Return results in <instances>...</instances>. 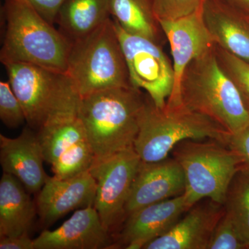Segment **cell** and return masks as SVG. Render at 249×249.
<instances>
[{
    "label": "cell",
    "instance_id": "6da1fadb",
    "mask_svg": "<svg viewBox=\"0 0 249 249\" xmlns=\"http://www.w3.org/2000/svg\"><path fill=\"white\" fill-rule=\"evenodd\" d=\"M1 63H26L67 73L72 42L30 6L19 0H4Z\"/></svg>",
    "mask_w": 249,
    "mask_h": 249
},
{
    "label": "cell",
    "instance_id": "7a4b0ae2",
    "mask_svg": "<svg viewBox=\"0 0 249 249\" xmlns=\"http://www.w3.org/2000/svg\"><path fill=\"white\" fill-rule=\"evenodd\" d=\"M146 99L132 85L82 96L79 116L96 160L134 146Z\"/></svg>",
    "mask_w": 249,
    "mask_h": 249
},
{
    "label": "cell",
    "instance_id": "3957f363",
    "mask_svg": "<svg viewBox=\"0 0 249 249\" xmlns=\"http://www.w3.org/2000/svg\"><path fill=\"white\" fill-rule=\"evenodd\" d=\"M179 96L186 107L213 119L230 134L249 124V108L235 83L219 65L215 47L186 67Z\"/></svg>",
    "mask_w": 249,
    "mask_h": 249
},
{
    "label": "cell",
    "instance_id": "277c9868",
    "mask_svg": "<svg viewBox=\"0 0 249 249\" xmlns=\"http://www.w3.org/2000/svg\"><path fill=\"white\" fill-rule=\"evenodd\" d=\"M231 134L208 116L182 103L155 106L147 98L139 121L134 148L141 160L153 163L165 160L178 142L187 139H214L228 145Z\"/></svg>",
    "mask_w": 249,
    "mask_h": 249
},
{
    "label": "cell",
    "instance_id": "5b68a950",
    "mask_svg": "<svg viewBox=\"0 0 249 249\" xmlns=\"http://www.w3.org/2000/svg\"><path fill=\"white\" fill-rule=\"evenodd\" d=\"M67 74L80 96L131 86L114 20L109 18L88 35L73 41Z\"/></svg>",
    "mask_w": 249,
    "mask_h": 249
},
{
    "label": "cell",
    "instance_id": "8992f818",
    "mask_svg": "<svg viewBox=\"0 0 249 249\" xmlns=\"http://www.w3.org/2000/svg\"><path fill=\"white\" fill-rule=\"evenodd\" d=\"M184 173L191 207L207 198L223 205L232 178L243 164L228 145L214 139H187L172 150Z\"/></svg>",
    "mask_w": 249,
    "mask_h": 249
},
{
    "label": "cell",
    "instance_id": "52a82bcc",
    "mask_svg": "<svg viewBox=\"0 0 249 249\" xmlns=\"http://www.w3.org/2000/svg\"><path fill=\"white\" fill-rule=\"evenodd\" d=\"M4 65L31 128L38 130L59 114L79 110L81 96L67 73L31 64Z\"/></svg>",
    "mask_w": 249,
    "mask_h": 249
},
{
    "label": "cell",
    "instance_id": "ba28073f",
    "mask_svg": "<svg viewBox=\"0 0 249 249\" xmlns=\"http://www.w3.org/2000/svg\"><path fill=\"white\" fill-rule=\"evenodd\" d=\"M113 20L131 85L145 90L157 107H164L175 85L173 62L163 52L161 45L142 36L129 34Z\"/></svg>",
    "mask_w": 249,
    "mask_h": 249
},
{
    "label": "cell",
    "instance_id": "9c48e42d",
    "mask_svg": "<svg viewBox=\"0 0 249 249\" xmlns=\"http://www.w3.org/2000/svg\"><path fill=\"white\" fill-rule=\"evenodd\" d=\"M141 162L133 146L101 160L95 159L90 168L96 183L93 207L108 231L124 215V206Z\"/></svg>",
    "mask_w": 249,
    "mask_h": 249
},
{
    "label": "cell",
    "instance_id": "30bf717a",
    "mask_svg": "<svg viewBox=\"0 0 249 249\" xmlns=\"http://www.w3.org/2000/svg\"><path fill=\"white\" fill-rule=\"evenodd\" d=\"M160 27L171 49L175 85L167 102L181 103L180 82L190 62L207 53L216 44L205 24L203 7L186 17L171 21H160Z\"/></svg>",
    "mask_w": 249,
    "mask_h": 249
},
{
    "label": "cell",
    "instance_id": "8fae6325",
    "mask_svg": "<svg viewBox=\"0 0 249 249\" xmlns=\"http://www.w3.org/2000/svg\"><path fill=\"white\" fill-rule=\"evenodd\" d=\"M184 173L174 158L153 163L141 162L124 206V214L183 194Z\"/></svg>",
    "mask_w": 249,
    "mask_h": 249
},
{
    "label": "cell",
    "instance_id": "7c38bea8",
    "mask_svg": "<svg viewBox=\"0 0 249 249\" xmlns=\"http://www.w3.org/2000/svg\"><path fill=\"white\" fill-rule=\"evenodd\" d=\"M96 195V180L90 170L70 178L49 177L37 196V213L49 226L72 211L94 206Z\"/></svg>",
    "mask_w": 249,
    "mask_h": 249
},
{
    "label": "cell",
    "instance_id": "4fadbf2b",
    "mask_svg": "<svg viewBox=\"0 0 249 249\" xmlns=\"http://www.w3.org/2000/svg\"><path fill=\"white\" fill-rule=\"evenodd\" d=\"M31 129L26 127L14 139L0 134L3 173L18 178L30 194L39 193L49 178L44 169L45 157L40 140Z\"/></svg>",
    "mask_w": 249,
    "mask_h": 249
},
{
    "label": "cell",
    "instance_id": "5bb4252c",
    "mask_svg": "<svg viewBox=\"0 0 249 249\" xmlns=\"http://www.w3.org/2000/svg\"><path fill=\"white\" fill-rule=\"evenodd\" d=\"M34 240L35 249H99L110 245L109 231L93 206L78 210L58 229L43 231Z\"/></svg>",
    "mask_w": 249,
    "mask_h": 249
},
{
    "label": "cell",
    "instance_id": "9a60e30c",
    "mask_svg": "<svg viewBox=\"0 0 249 249\" xmlns=\"http://www.w3.org/2000/svg\"><path fill=\"white\" fill-rule=\"evenodd\" d=\"M191 209L184 193L149 205L127 216L121 238L127 249H143L147 244L164 235Z\"/></svg>",
    "mask_w": 249,
    "mask_h": 249
},
{
    "label": "cell",
    "instance_id": "2e32d148",
    "mask_svg": "<svg viewBox=\"0 0 249 249\" xmlns=\"http://www.w3.org/2000/svg\"><path fill=\"white\" fill-rule=\"evenodd\" d=\"M224 213V206L213 201L196 204L164 235L149 242L143 249H207L214 228Z\"/></svg>",
    "mask_w": 249,
    "mask_h": 249
},
{
    "label": "cell",
    "instance_id": "e0dca14e",
    "mask_svg": "<svg viewBox=\"0 0 249 249\" xmlns=\"http://www.w3.org/2000/svg\"><path fill=\"white\" fill-rule=\"evenodd\" d=\"M203 18L216 45L249 63V17L223 0H206Z\"/></svg>",
    "mask_w": 249,
    "mask_h": 249
},
{
    "label": "cell",
    "instance_id": "ac0fdd59",
    "mask_svg": "<svg viewBox=\"0 0 249 249\" xmlns=\"http://www.w3.org/2000/svg\"><path fill=\"white\" fill-rule=\"evenodd\" d=\"M22 183L3 173L0 180V237L29 233L37 206Z\"/></svg>",
    "mask_w": 249,
    "mask_h": 249
},
{
    "label": "cell",
    "instance_id": "d6986e66",
    "mask_svg": "<svg viewBox=\"0 0 249 249\" xmlns=\"http://www.w3.org/2000/svg\"><path fill=\"white\" fill-rule=\"evenodd\" d=\"M110 0H65L56 23L71 42L88 35L110 18Z\"/></svg>",
    "mask_w": 249,
    "mask_h": 249
},
{
    "label": "cell",
    "instance_id": "ffe728a7",
    "mask_svg": "<svg viewBox=\"0 0 249 249\" xmlns=\"http://www.w3.org/2000/svg\"><path fill=\"white\" fill-rule=\"evenodd\" d=\"M37 134L45 160L51 165L77 142L88 139L79 111L64 113L50 119Z\"/></svg>",
    "mask_w": 249,
    "mask_h": 249
},
{
    "label": "cell",
    "instance_id": "44dd1931",
    "mask_svg": "<svg viewBox=\"0 0 249 249\" xmlns=\"http://www.w3.org/2000/svg\"><path fill=\"white\" fill-rule=\"evenodd\" d=\"M109 9L113 19L124 31L162 45L165 36L152 0H110Z\"/></svg>",
    "mask_w": 249,
    "mask_h": 249
},
{
    "label": "cell",
    "instance_id": "7402d4cb",
    "mask_svg": "<svg viewBox=\"0 0 249 249\" xmlns=\"http://www.w3.org/2000/svg\"><path fill=\"white\" fill-rule=\"evenodd\" d=\"M224 209L245 245L249 242V169L241 167L228 189Z\"/></svg>",
    "mask_w": 249,
    "mask_h": 249
},
{
    "label": "cell",
    "instance_id": "603a6c76",
    "mask_svg": "<svg viewBox=\"0 0 249 249\" xmlns=\"http://www.w3.org/2000/svg\"><path fill=\"white\" fill-rule=\"evenodd\" d=\"M94 160V153L88 139L82 141L55 160L52 165L53 176L60 178H73L89 170Z\"/></svg>",
    "mask_w": 249,
    "mask_h": 249
},
{
    "label": "cell",
    "instance_id": "cb8c5ba5",
    "mask_svg": "<svg viewBox=\"0 0 249 249\" xmlns=\"http://www.w3.org/2000/svg\"><path fill=\"white\" fill-rule=\"evenodd\" d=\"M215 52L219 65L235 83L249 109V63L240 60L217 45Z\"/></svg>",
    "mask_w": 249,
    "mask_h": 249
},
{
    "label": "cell",
    "instance_id": "d4e9b609",
    "mask_svg": "<svg viewBox=\"0 0 249 249\" xmlns=\"http://www.w3.org/2000/svg\"><path fill=\"white\" fill-rule=\"evenodd\" d=\"M0 119L10 128H16L27 121L24 108L9 80L0 82Z\"/></svg>",
    "mask_w": 249,
    "mask_h": 249
},
{
    "label": "cell",
    "instance_id": "484cf974",
    "mask_svg": "<svg viewBox=\"0 0 249 249\" xmlns=\"http://www.w3.org/2000/svg\"><path fill=\"white\" fill-rule=\"evenodd\" d=\"M206 0H152L156 18L171 21L186 17L204 6Z\"/></svg>",
    "mask_w": 249,
    "mask_h": 249
},
{
    "label": "cell",
    "instance_id": "4316f807",
    "mask_svg": "<svg viewBox=\"0 0 249 249\" xmlns=\"http://www.w3.org/2000/svg\"><path fill=\"white\" fill-rule=\"evenodd\" d=\"M245 249V242L225 211L214 228L207 249Z\"/></svg>",
    "mask_w": 249,
    "mask_h": 249
},
{
    "label": "cell",
    "instance_id": "83f0119b",
    "mask_svg": "<svg viewBox=\"0 0 249 249\" xmlns=\"http://www.w3.org/2000/svg\"><path fill=\"white\" fill-rule=\"evenodd\" d=\"M30 6L50 24L56 23L59 11L65 0H19Z\"/></svg>",
    "mask_w": 249,
    "mask_h": 249
},
{
    "label": "cell",
    "instance_id": "f1b7e54d",
    "mask_svg": "<svg viewBox=\"0 0 249 249\" xmlns=\"http://www.w3.org/2000/svg\"><path fill=\"white\" fill-rule=\"evenodd\" d=\"M228 146L235 152L249 169V124L237 133L231 134Z\"/></svg>",
    "mask_w": 249,
    "mask_h": 249
},
{
    "label": "cell",
    "instance_id": "f546056e",
    "mask_svg": "<svg viewBox=\"0 0 249 249\" xmlns=\"http://www.w3.org/2000/svg\"><path fill=\"white\" fill-rule=\"evenodd\" d=\"M1 249H35L34 240L30 238L29 233L16 237H0Z\"/></svg>",
    "mask_w": 249,
    "mask_h": 249
},
{
    "label": "cell",
    "instance_id": "4dcf8cb0",
    "mask_svg": "<svg viewBox=\"0 0 249 249\" xmlns=\"http://www.w3.org/2000/svg\"><path fill=\"white\" fill-rule=\"evenodd\" d=\"M249 17V0H223Z\"/></svg>",
    "mask_w": 249,
    "mask_h": 249
},
{
    "label": "cell",
    "instance_id": "1f68e13d",
    "mask_svg": "<svg viewBox=\"0 0 249 249\" xmlns=\"http://www.w3.org/2000/svg\"><path fill=\"white\" fill-rule=\"evenodd\" d=\"M245 249H249V242L248 243L246 244Z\"/></svg>",
    "mask_w": 249,
    "mask_h": 249
}]
</instances>
